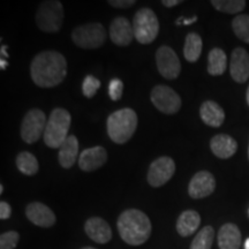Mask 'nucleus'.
<instances>
[{
    "instance_id": "obj_16",
    "label": "nucleus",
    "mask_w": 249,
    "mask_h": 249,
    "mask_svg": "<svg viewBox=\"0 0 249 249\" xmlns=\"http://www.w3.org/2000/svg\"><path fill=\"white\" fill-rule=\"evenodd\" d=\"M107 152L101 145L85 149L79 156V167L85 172H92L107 163Z\"/></svg>"
},
{
    "instance_id": "obj_30",
    "label": "nucleus",
    "mask_w": 249,
    "mask_h": 249,
    "mask_svg": "<svg viewBox=\"0 0 249 249\" xmlns=\"http://www.w3.org/2000/svg\"><path fill=\"white\" fill-rule=\"evenodd\" d=\"M20 241V234L17 231H8L0 235V249H15Z\"/></svg>"
},
{
    "instance_id": "obj_28",
    "label": "nucleus",
    "mask_w": 249,
    "mask_h": 249,
    "mask_svg": "<svg viewBox=\"0 0 249 249\" xmlns=\"http://www.w3.org/2000/svg\"><path fill=\"white\" fill-rule=\"evenodd\" d=\"M232 29L239 39L249 44V15L239 14L233 18Z\"/></svg>"
},
{
    "instance_id": "obj_40",
    "label": "nucleus",
    "mask_w": 249,
    "mask_h": 249,
    "mask_svg": "<svg viewBox=\"0 0 249 249\" xmlns=\"http://www.w3.org/2000/svg\"><path fill=\"white\" fill-rule=\"evenodd\" d=\"M4 193V186L0 185V194H2Z\"/></svg>"
},
{
    "instance_id": "obj_2",
    "label": "nucleus",
    "mask_w": 249,
    "mask_h": 249,
    "mask_svg": "<svg viewBox=\"0 0 249 249\" xmlns=\"http://www.w3.org/2000/svg\"><path fill=\"white\" fill-rule=\"evenodd\" d=\"M120 238L129 246H141L148 241L152 232L149 217L139 209H127L118 218Z\"/></svg>"
},
{
    "instance_id": "obj_11",
    "label": "nucleus",
    "mask_w": 249,
    "mask_h": 249,
    "mask_svg": "<svg viewBox=\"0 0 249 249\" xmlns=\"http://www.w3.org/2000/svg\"><path fill=\"white\" fill-rule=\"evenodd\" d=\"M176 172V163L171 157L161 156L150 164L148 170L147 180L151 187L158 188L169 182Z\"/></svg>"
},
{
    "instance_id": "obj_31",
    "label": "nucleus",
    "mask_w": 249,
    "mask_h": 249,
    "mask_svg": "<svg viewBox=\"0 0 249 249\" xmlns=\"http://www.w3.org/2000/svg\"><path fill=\"white\" fill-rule=\"evenodd\" d=\"M124 92V82L120 79H112L108 83V96L112 101H119Z\"/></svg>"
},
{
    "instance_id": "obj_14",
    "label": "nucleus",
    "mask_w": 249,
    "mask_h": 249,
    "mask_svg": "<svg viewBox=\"0 0 249 249\" xmlns=\"http://www.w3.org/2000/svg\"><path fill=\"white\" fill-rule=\"evenodd\" d=\"M230 73L236 83H245L249 79V53L244 48H235L232 51Z\"/></svg>"
},
{
    "instance_id": "obj_27",
    "label": "nucleus",
    "mask_w": 249,
    "mask_h": 249,
    "mask_svg": "<svg viewBox=\"0 0 249 249\" xmlns=\"http://www.w3.org/2000/svg\"><path fill=\"white\" fill-rule=\"evenodd\" d=\"M211 5L218 12L226 14H238L246 8L245 0H211Z\"/></svg>"
},
{
    "instance_id": "obj_29",
    "label": "nucleus",
    "mask_w": 249,
    "mask_h": 249,
    "mask_svg": "<svg viewBox=\"0 0 249 249\" xmlns=\"http://www.w3.org/2000/svg\"><path fill=\"white\" fill-rule=\"evenodd\" d=\"M101 87V82L97 77L92 75H87L82 83V92L86 97L92 98L96 95L97 90Z\"/></svg>"
},
{
    "instance_id": "obj_25",
    "label": "nucleus",
    "mask_w": 249,
    "mask_h": 249,
    "mask_svg": "<svg viewBox=\"0 0 249 249\" xmlns=\"http://www.w3.org/2000/svg\"><path fill=\"white\" fill-rule=\"evenodd\" d=\"M15 164H17L18 170L24 176L33 177L38 172L39 164L37 158L29 151H22L17 156L15 160Z\"/></svg>"
},
{
    "instance_id": "obj_32",
    "label": "nucleus",
    "mask_w": 249,
    "mask_h": 249,
    "mask_svg": "<svg viewBox=\"0 0 249 249\" xmlns=\"http://www.w3.org/2000/svg\"><path fill=\"white\" fill-rule=\"evenodd\" d=\"M136 1L134 0H108L107 4H110L114 8H129L135 5Z\"/></svg>"
},
{
    "instance_id": "obj_21",
    "label": "nucleus",
    "mask_w": 249,
    "mask_h": 249,
    "mask_svg": "<svg viewBox=\"0 0 249 249\" xmlns=\"http://www.w3.org/2000/svg\"><path fill=\"white\" fill-rule=\"evenodd\" d=\"M201 224V216L195 210H185L180 213L177 220V232L179 235L187 238L197 231Z\"/></svg>"
},
{
    "instance_id": "obj_26",
    "label": "nucleus",
    "mask_w": 249,
    "mask_h": 249,
    "mask_svg": "<svg viewBox=\"0 0 249 249\" xmlns=\"http://www.w3.org/2000/svg\"><path fill=\"white\" fill-rule=\"evenodd\" d=\"M214 239V230L213 226L207 225L198 231L193 239L189 249H211Z\"/></svg>"
},
{
    "instance_id": "obj_34",
    "label": "nucleus",
    "mask_w": 249,
    "mask_h": 249,
    "mask_svg": "<svg viewBox=\"0 0 249 249\" xmlns=\"http://www.w3.org/2000/svg\"><path fill=\"white\" fill-rule=\"evenodd\" d=\"M197 21V17H193L192 18H179L178 20H177V26H180L181 22H183V24H186V26H188V24H193L194 22Z\"/></svg>"
},
{
    "instance_id": "obj_42",
    "label": "nucleus",
    "mask_w": 249,
    "mask_h": 249,
    "mask_svg": "<svg viewBox=\"0 0 249 249\" xmlns=\"http://www.w3.org/2000/svg\"><path fill=\"white\" fill-rule=\"evenodd\" d=\"M248 158H249V145H248Z\"/></svg>"
},
{
    "instance_id": "obj_7",
    "label": "nucleus",
    "mask_w": 249,
    "mask_h": 249,
    "mask_svg": "<svg viewBox=\"0 0 249 249\" xmlns=\"http://www.w3.org/2000/svg\"><path fill=\"white\" fill-rule=\"evenodd\" d=\"M74 44L81 49L95 50L107 40V31L102 23L91 22L76 27L71 33Z\"/></svg>"
},
{
    "instance_id": "obj_8",
    "label": "nucleus",
    "mask_w": 249,
    "mask_h": 249,
    "mask_svg": "<svg viewBox=\"0 0 249 249\" xmlns=\"http://www.w3.org/2000/svg\"><path fill=\"white\" fill-rule=\"evenodd\" d=\"M45 113L39 108H31L23 117L21 124V139L28 144H33L38 141L40 136L44 135L46 127Z\"/></svg>"
},
{
    "instance_id": "obj_15",
    "label": "nucleus",
    "mask_w": 249,
    "mask_h": 249,
    "mask_svg": "<svg viewBox=\"0 0 249 249\" xmlns=\"http://www.w3.org/2000/svg\"><path fill=\"white\" fill-rule=\"evenodd\" d=\"M135 35H134L133 23L128 18L118 17L110 24V38L113 44L118 46H128Z\"/></svg>"
},
{
    "instance_id": "obj_9",
    "label": "nucleus",
    "mask_w": 249,
    "mask_h": 249,
    "mask_svg": "<svg viewBox=\"0 0 249 249\" xmlns=\"http://www.w3.org/2000/svg\"><path fill=\"white\" fill-rule=\"evenodd\" d=\"M150 99L158 111L164 114H174L181 108V98L170 87L158 85L151 90Z\"/></svg>"
},
{
    "instance_id": "obj_5",
    "label": "nucleus",
    "mask_w": 249,
    "mask_h": 249,
    "mask_svg": "<svg viewBox=\"0 0 249 249\" xmlns=\"http://www.w3.org/2000/svg\"><path fill=\"white\" fill-rule=\"evenodd\" d=\"M133 29L135 38L140 44H150L160 33V21L155 12L149 7L139 9L134 15Z\"/></svg>"
},
{
    "instance_id": "obj_13",
    "label": "nucleus",
    "mask_w": 249,
    "mask_h": 249,
    "mask_svg": "<svg viewBox=\"0 0 249 249\" xmlns=\"http://www.w3.org/2000/svg\"><path fill=\"white\" fill-rule=\"evenodd\" d=\"M26 216L34 225L44 227V229L53 226L57 220V217L51 208L40 202H33L28 204L26 208Z\"/></svg>"
},
{
    "instance_id": "obj_38",
    "label": "nucleus",
    "mask_w": 249,
    "mask_h": 249,
    "mask_svg": "<svg viewBox=\"0 0 249 249\" xmlns=\"http://www.w3.org/2000/svg\"><path fill=\"white\" fill-rule=\"evenodd\" d=\"M244 247H245V249H249V238H248V239H246Z\"/></svg>"
},
{
    "instance_id": "obj_23",
    "label": "nucleus",
    "mask_w": 249,
    "mask_h": 249,
    "mask_svg": "<svg viewBox=\"0 0 249 249\" xmlns=\"http://www.w3.org/2000/svg\"><path fill=\"white\" fill-rule=\"evenodd\" d=\"M227 57L225 51L219 48L211 50L208 54V73L213 76H219L225 73Z\"/></svg>"
},
{
    "instance_id": "obj_37",
    "label": "nucleus",
    "mask_w": 249,
    "mask_h": 249,
    "mask_svg": "<svg viewBox=\"0 0 249 249\" xmlns=\"http://www.w3.org/2000/svg\"><path fill=\"white\" fill-rule=\"evenodd\" d=\"M6 50H7V46L2 45L1 46V55H2V58H4V55H5V58H8V53H7V51H6Z\"/></svg>"
},
{
    "instance_id": "obj_1",
    "label": "nucleus",
    "mask_w": 249,
    "mask_h": 249,
    "mask_svg": "<svg viewBox=\"0 0 249 249\" xmlns=\"http://www.w3.org/2000/svg\"><path fill=\"white\" fill-rule=\"evenodd\" d=\"M67 75V60L60 52L49 50L37 53L30 65V76L40 88H53Z\"/></svg>"
},
{
    "instance_id": "obj_18",
    "label": "nucleus",
    "mask_w": 249,
    "mask_h": 249,
    "mask_svg": "<svg viewBox=\"0 0 249 249\" xmlns=\"http://www.w3.org/2000/svg\"><path fill=\"white\" fill-rule=\"evenodd\" d=\"M213 154L220 160H229L238 150V142L227 134H217L210 141Z\"/></svg>"
},
{
    "instance_id": "obj_36",
    "label": "nucleus",
    "mask_w": 249,
    "mask_h": 249,
    "mask_svg": "<svg viewBox=\"0 0 249 249\" xmlns=\"http://www.w3.org/2000/svg\"><path fill=\"white\" fill-rule=\"evenodd\" d=\"M6 67H7V60L1 58L0 59V68H1V70H6Z\"/></svg>"
},
{
    "instance_id": "obj_3",
    "label": "nucleus",
    "mask_w": 249,
    "mask_h": 249,
    "mask_svg": "<svg viewBox=\"0 0 249 249\" xmlns=\"http://www.w3.org/2000/svg\"><path fill=\"white\" fill-rule=\"evenodd\" d=\"M138 127V114L133 108H120L111 113L107 121L108 138L117 144L128 142Z\"/></svg>"
},
{
    "instance_id": "obj_39",
    "label": "nucleus",
    "mask_w": 249,
    "mask_h": 249,
    "mask_svg": "<svg viewBox=\"0 0 249 249\" xmlns=\"http://www.w3.org/2000/svg\"><path fill=\"white\" fill-rule=\"evenodd\" d=\"M246 99H247V104H248V107H249V86H248L247 92H246Z\"/></svg>"
},
{
    "instance_id": "obj_20",
    "label": "nucleus",
    "mask_w": 249,
    "mask_h": 249,
    "mask_svg": "<svg viewBox=\"0 0 249 249\" xmlns=\"http://www.w3.org/2000/svg\"><path fill=\"white\" fill-rule=\"evenodd\" d=\"M200 117L205 124L218 128L225 120V112L218 103L205 101L200 107Z\"/></svg>"
},
{
    "instance_id": "obj_33",
    "label": "nucleus",
    "mask_w": 249,
    "mask_h": 249,
    "mask_svg": "<svg viewBox=\"0 0 249 249\" xmlns=\"http://www.w3.org/2000/svg\"><path fill=\"white\" fill-rule=\"evenodd\" d=\"M12 214V207L7 202L1 201L0 202V219L6 220L11 217Z\"/></svg>"
},
{
    "instance_id": "obj_35",
    "label": "nucleus",
    "mask_w": 249,
    "mask_h": 249,
    "mask_svg": "<svg viewBox=\"0 0 249 249\" xmlns=\"http://www.w3.org/2000/svg\"><path fill=\"white\" fill-rule=\"evenodd\" d=\"M181 0H163L161 4H163L165 7H174V6L181 4Z\"/></svg>"
},
{
    "instance_id": "obj_12",
    "label": "nucleus",
    "mask_w": 249,
    "mask_h": 249,
    "mask_svg": "<svg viewBox=\"0 0 249 249\" xmlns=\"http://www.w3.org/2000/svg\"><path fill=\"white\" fill-rule=\"evenodd\" d=\"M216 189V179L209 171H198L188 185V194L194 200L210 196Z\"/></svg>"
},
{
    "instance_id": "obj_17",
    "label": "nucleus",
    "mask_w": 249,
    "mask_h": 249,
    "mask_svg": "<svg viewBox=\"0 0 249 249\" xmlns=\"http://www.w3.org/2000/svg\"><path fill=\"white\" fill-rule=\"evenodd\" d=\"M87 235L96 244L105 245L111 241L112 229L107 220L101 217H91L85 224Z\"/></svg>"
},
{
    "instance_id": "obj_6",
    "label": "nucleus",
    "mask_w": 249,
    "mask_h": 249,
    "mask_svg": "<svg viewBox=\"0 0 249 249\" xmlns=\"http://www.w3.org/2000/svg\"><path fill=\"white\" fill-rule=\"evenodd\" d=\"M64 22V7L60 1L48 0L39 5L36 14V23L43 33H58Z\"/></svg>"
},
{
    "instance_id": "obj_4",
    "label": "nucleus",
    "mask_w": 249,
    "mask_h": 249,
    "mask_svg": "<svg viewBox=\"0 0 249 249\" xmlns=\"http://www.w3.org/2000/svg\"><path fill=\"white\" fill-rule=\"evenodd\" d=\"M71 121V113L65 108L57 107L51 112L43 135L45 144L49 148H60L62 143L66 141L70 136L68 132H70Z\"/></svg>"
},
{
    "instance_id": "obj_10",
    "label": "nucleus",
    "mask_w": 249,
    "mask_h": 249,
    "mask_svg": "<svg viewBox=\"0 0 249 249\" xmlns=\"http://www.w3.org/2000/svg\"><path fill=\"white\" fill-rule=\"evenodd\" d=\"M156 65L164 79L176 80L181 71V62L178 54L170 46L163 45L156 52Z\"/></svg>"
},
{
    "instance_id": "obj_24",
    "label": "nucleus",
    "mask_w": 249,
    "mask_h": 249,
    "mask_svg": "<svg viewBox=\"0 0 249 249\" xmlns=\"http://www.w3.org/2000/svg\"><path fill=\"white\" fill-rule=\"evenodd\" d=\"M203 42L201 36L196 33H189L186 36L185 45H183V57L187 61L196 62L201 57Z\"/></svg>"
},
{
    "instance_id": "obj_41",
    "label": "nucleus",
    "mask_w": 249,
    "mask_h": 249,
    "mask_svg": "<svg viewBox=\"0 0 249 249\" xmlns=\"http://www.w3.org/2000/svg\"><path fill=\"white\" fill-rule=\"evenodd\" d=\"M81 249H96V248H93V247H83V248H81Z\"/></svg>"
},
{
    "instance_id": "obj_22",
    "label": "nucleus",
    "mask_w": 249,
    "mask_h": 249,
    "mask_svg": "<svg viewBox=\"0 0 249 249\" xmlns=\"http://www.w3.org/2000/svg\"><path fill=\"white\" fill-rule=\"evenodd\" d=\"M79 155V141L75 135H70L59 148V163L64 169H71L76 163Z\"/></svg>"
},
{
    "instance_id": "obj_43",
    "label": "nucleus",
    "mask_w": 249,
    "mask_h": 249,
    "mask_svg": "<svg viewBox=\"0 0 249 249\" xmlns=\"http://www.w3.org/2000/svg\"><path fill=\"white\" fill-rule=\"evenodd\" d=\"M248 213H249V211H248Z\"/></svg>"
},
{
    "instance_id": "obj_19",
    "label": "nucleus",
    "mask_w": 249,
    "mask_h": 249,
    "mask_svg": "<svg viewBox=\"0 0 249 249\" xmlns=\"http://www.w3.org/2000/svg\"><path fill=\"white\" fill-rule=\"evenodd\" d=\"M219 249H240L242 236L239 227L233 223H226L220 227L217 234Z\"/></svg>"
}]
</instances>
